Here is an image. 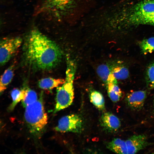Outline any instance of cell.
<instances>
[{"label":"cell","instance_id":"cell-4","mask_svg":"<svg viewBox=\"0 0 154 154\" xmlns=\"http://www.w3.org/2000/svg\"><path fill=\"white\" fill-rule=\"evenodd\" d=\"M76 68L75 61L68 58L64 82L61 86L57 87L54 114L67 108L72 103L74 97L73 82Z\"/></svg>","mask_w":154,"mask_h":154},{"label":"cell","instance_id":"cell-1","mask_svg":"<svg viewBox=\"0 0 154 154\" xmlns=\"http://www.w3.org/2000/svg\"><path fill=\"white\" fill-rule=\"evenodd\" d=\"M23 53L26 64L38 70L55 68L61 62L62 56L59 46L36 29L31 31L26 38Z\"/></svg>","mask_w":154,"mask_h":154},{"label":"cell","instance_id":"cell-17","mask_svg":"<svg viewBox=\"0 0 154 154\" xmlns=\"http://www.w3.org/2000/svg\"><path fill=\"white\" fill-rule=\"evenodd\" d=\"M89 98L91 102L97 108L101 110L105 109L104 100L101 93L95 90H92Z\"/></svg>","mask_w":154,"mask_h":154},{"label":"cell","instance_id":"cell-3","mask_svg":"<svg viewBox=\"0 0 154 154\" xmlns=\"http://www.w3.org/2000/svg\"><path fill=\"white\" fill-rule=\"evenodd\" d=\"M92 0H44L42 8L61 13L70 21L72 24L86 13Z\"/></svg>","mask_w":154,"mask_h":154},{"label":"cell","instance_id":"cell-7","mask_svg":"<svg viewBox=\"0 0 154 154\" xmlns=\"http://www.w3.org/2000/svg\"><path fill=\"white\" fill-rule=\"evenodd\" d=\"M83 127V121L80 116L71 114L64 116L59 120L56 131L61 132L80 133Z\"/></svg>","mask_w":154,"mask_h":154},{"label":"cell","instance_id":"cell-8","mask_svg":"<svg viewBox=\"0 0 154 154\" xmlns=\"http://www.w3.org/2000/svg\"><path fill=\"white\" fill-rule=\"evenodd\" d=\"M147 96L145 90L134 91L128 94L125 100L128 107L133 111L141 110L144 105Z\"/></svg>","mask_w":154,"mask_h":154},{"label":"cell","instance_id":"cell-18","mask_svg":"<svg viewBox=\"0 0 154 154\" xmlns=\"http://www.w3.org/2000/svg\"><path fill=\"white\" fill-rule=\"evenodd\" d=\"M139 44L142 54L151 53L154 51V37L144 39L139 42Z\"/></svg>","mask_w":154,"mask_h":154},{"label":"cell","instance_id":"cell-11","mask_svg":"<svg viewBox=\"0 0 154 154\" xmlns=\"http://www.w3.org/2000/svg\"><path fill=\"white\" fill-rule=\"evenodd\" d=\"M108 65L111 72L117 80H124L129 77V70L123 61H114Z\"/></svg>","mask_w":154,"mask_h":154},{"label":"cell","instance_id":"cell-22","mask_svg":"<svg viewBox=\"0 0 154 154\" xmlns=\"http://www.w3.org/2000/svg\"><path fill=\"white\" fill-rule=\"evenodd\" d=\"M153 114H154V100H153Z\"/></svg>","mask_w":154,"mask_h":154},{"label":"cell","instance_id":"cell-21","mask_svg":"<svg viewBox=\"0 0 154 154\" xmlns=\"http://www.w3.org/2000/svg\"><path fill=\"white\" fill-rule=\"evenodd\" d=\"M145 80L148 88L150 89L154 88V59L146 68Z\"/></svg>","mask_w":154,"mask_h":154},{"label":"cell","instance_id":"cell-2","mask_svg":"<svg viewBox=\"0 0 154 154\" xmlns=\"http://www.w3.org/2000/svg\"><path fill=\"white\" fill-rule=\"evenodd\" d=\"M116 24L125 23L128 25H154V0H144L135 4L126 13L114 16Z\"/></svg>","mask_w":154,"mask_h":154},{"label":"cell","instance_id":"cell-12","mask_svg":"<svg viewBox=\"0 0 154 154\" xmlns=\"http://www.w3.org/2000/svg\"><path fill=\"white\" fill-rule=\"evenodd\" d=\"M97 72L106 86L113 83H117V79L111 72L108 64H102L97 69Z\"/></svg>","mask_w":154,"mask_h":154},{"label":"cell","instance_id":"cell-6","mask_svg":"<svg viewBox=\"0 0 154 154\" xmlns=\"http://www.w3.org/2000/svg\"><path fill=\"white\" fill-rule=\"evenodd\" d=\"M22 38L19 37H6L0 41V63L3 66L14 56L21 46Z\"/></svg>","mask_w":154,"mask_h":154},{"label":"cell","instance_id":"cell-16","mask_svg":"<svg viewBox=\"0 0 154 154\" xmlns=\"http://www.w3.org/2000/svg\"><path fill=\"white\" fill-rule=\"evenodd\" d=\"M106 88L108 96L112 102H116L120 100L122 93L117 83L111 84L106 86Z\"/></svg>","mask_w":154,"mask_h":154},{"label":"cell","instance_id":"cell-5","mask_svg":"<svg viewBox=\"0 0 154 154\" xmlns=\"http://www.w3.org/2000/svg\"><path fill=\"white\" fill-rule=\"evenodd\" d=\"M24 117L30 132L34 136H39L47 122L42 92L39 99L25 107Z\"/></svg>","mask_w":154,"mask_h":154},{"label":"cell","instance_id":"cell-20","mask_svg":"<svg viewBox=\"0 0 154 154\" xmlns=\"http://www.w3.org/2000/svg\"><path fill=\"white\" fill-rule=\"evenodd\" d=\"M25 90L24 98L21 100L23 106L25 108L35 102L37 100V94L33 90L27 87H24Z\"/></svg>","mask_w":154,"mask_h":154},{"label":"cell","instance_id":"cell-19","mask_svg":"<svg viewBox=\"0 0 154 154\" xmlns=\"http://www.w3.org/2000/svg\"><path fill=\"white\" fill-rule=\"evenodd\" d=\"M25 94L24 88L21 90L18 88L13 89L11 92L13 101L8 108L9 111L13 110L17 104L24 98Z\"/></svg>","mask_w":154,"mask_h":154},{"label":"cell","instance_id":"cell-9","mask_svg":"<svg viewBox=\"0 0 154 154\" xmlns=\"http://www.w3.org/2000/svg\"><path fill=\"white\" fill-rule=\"evenodd\" d=\"M125 141L128 154H135L149 145L147 136L143 134L133 135Z\"/></svg>","mask_w":154,"mask_h":154},{"label":"cell","instance_id":"cell-13","mask_svg":"<svg viewBox=\"0 0 154 154\" xmlns=\"http://www.w3.org/2000/svg\"><path fill=\"white\" fill-rule=\"evenodd\" d=\"M107 147L112 151L118 154H128L125 141L119 138L114 139L107 143Z\"/></svg>","mask_w":154,"mask_h":154},{"label":"cell","instance_id":"cell-10","mask_svg":"<svg viewBox=\"0 0 154 154\" xmlns=\"http://www.w3.org/2000/svg\"><path fill=\"white\" fill-rule=\"evenodd\" d=\"M100 122L101 125L105 130L111 132L116 131L121 126L120 121L118 117L109 112L102 114Z\"/></svg>","mask_w":154,"mask_h":154},{"label":"cell","instance_id":"cell-15","mask_svg":"<svg viewBox=\"0 0 154 154\" xmlns=\"http://www.w3.org/2000/svg\"><path fill=\"white\" fill-rule=\"evenodd\" d=\"M15 68V65H12L5 71L1 76L0 81L1 93L5 90L13 79L14 75Z\"/></svg>","mask_w":154,"mask_h":154},{"label":"cell","instance_id":"cell-14","mask_svg":"<svg viewBox=\"0 0 154 154\" xmlns=\"http://www.w3.org/2000/svg\"><path fill=\"white\" fill-rule=\"evenodd\" d=\"M64 82V79L48 77L41 79L39 81L38 84L39 87L41 89L51 90L62 84Z\"/></svg>","mask_w":154,"mask_h":154}]
</instances>
